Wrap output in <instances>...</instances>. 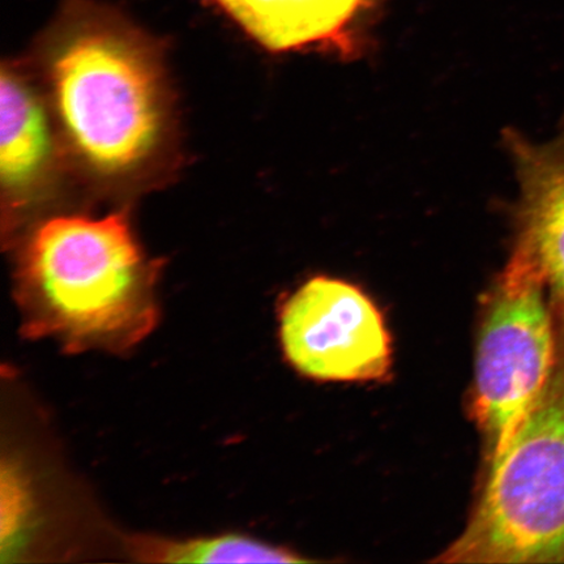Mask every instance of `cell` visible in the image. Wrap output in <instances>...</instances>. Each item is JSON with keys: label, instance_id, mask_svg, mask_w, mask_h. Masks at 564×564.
<instances>
[{"label": "cell", "instance_id": "cell-7", "mask_svg": "<svg viewBox=\"0 0 564 564\" xmlns=\"http://www.w3.org/2000/svg\"><path fill=\"white\" fill-rule=\"evenodd\" d=\"M521 188L518 245L538 262L564 316V117L558 135L533 144L510 132Z\"/></svg>", "mask_w": 564, "mask_h": 564}, {"label": "cell", "instance_id": "cell-6", "mask_svg": "<svg viewBox=\"0 0 564 564\" xmlns=\"http://www.w3.org/2000/svg\"><path fill=\"white\" fill-rule=\"evenodd\" d=\"M0 180L11 227L51 194L58 180L62 140L46 101L15 66L3 67Z\"/></svg>", "mask_w": 564, "mask_h": 564}, {"label": "cell", "instance_id": "cell-8", "mask_svg": "<svg viewBox=\"0 0 564 564\" xmlns=\"http://www.w3.org/2000/svg\"><path fill=\"white\" fill-rule=\"evenodd\" d=\"M272 52L333 46L351 51L350 25L366 0H212Z\"/></svg>", "mask_w": 564, "mask_h": 564}, {"label": "cell", "instance_id": "cell-10", "mask_svg": "<svg viewBox=\"0 0 564 564\" xmlns=\"http://www.w3.org/2000/svg\"><path fill=\"white\" fill-rule=\"evenodd\" d=\"M30 491L17 465L10 464L2 470V547L15 546L30 514Z\"/></svg>", "mask_w": 564, "mask_h": 564}, {"label": "cell", "instance_id": "cell-5", "mask_svg": "<svg viewBox=\"0 0 564 564\" xmlns=\"http://www.w3.org/2000/svg\"><path fill=\"white\" fill-rule=\"evenodd\" d=\"M282 350L303 376L326 382H369L391 368V338L382 314L348 282L315 278L280 315Z\"/></svg>", "mask_w": 564, "mask_h": 564}, {"label": "cell", "instance_id": "cell-4", "mask_svg": "<svg viewBox=\"0 0 564 564\" xmlns=\"http://www.w3.org/2000/svg\"><path fill=\"white\" fill-rule=\"evenodd\" d=\"M546 288L538 262L517 243L494 291L477 350L474 409L491 462L509 446L555 370Z\"/></svg>", "mask_w": 564, "mask_h": 564}, {"label": "cell", "instance_id": "cell-1", "mask_svg": "<svg viewBox=\"0 0 564 564\" xmlns=\"http://www.w3.org/2000/svg\"><path fill=\"white\" fill-rule=\"evenodd\" d=\"M40 61L63 148L89 182L124 192L166 171L172 102L150 35L95 0H62Z\"/></svg>", "mask_w": 564, "mask_h": 564}, {"label": "cell", "instance_id": "cell-2", "mask_svg": "<svg viewBox=\"0 0 564 564\" xmlns=\"http://www.w3.org/2000/svg\"><path fill=\"white\" fill-rule=\"evenodd\" d=\"M158 272L124 214L48 218L17 260L23 333L68 352L123 355L156 327Z\"/></svg>", "mask_w": 564, "mask_h": 564}, {"label": "cell", "instance_id": "cell-3", "mask_svg": "<svg viewBox=\"0 0 564 564\" xmlns=\"http://www.w3.org/2000/svg\"><path fill=\"white\" fill-rule=\"evenodd\" d=\"M443 562H564V358L496 460L475 517Z\"/></svg>", "mask_w": 564, "mask_h": 564}, {"label": "cell", "instance_id": "cell-9", "mask_svg": "<svg viewBox=\"0 0 564 564\" xmlns=\"http://www.w3.org/2000/svg\"><path fill=\"white\" fill-rule=\"evenodd\" d=\"M131 553L144 562L159 563H300L306 562L289 550L264 544L245 535L166 540L138 538Z\"/></svg>", "mask_w": 564, "mask_h": 564}]
</instances>
